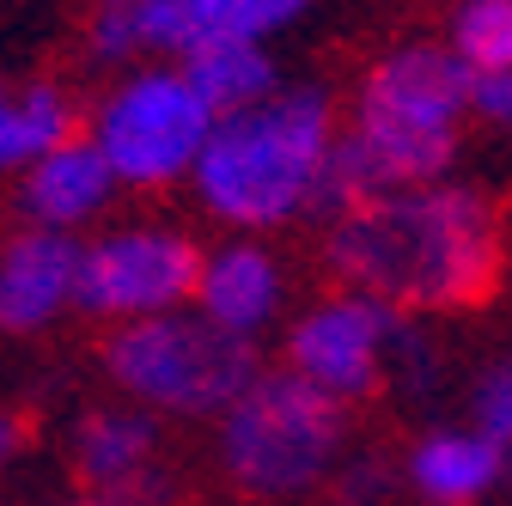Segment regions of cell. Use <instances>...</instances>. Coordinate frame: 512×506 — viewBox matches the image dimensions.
Returning a JSON list of instances; mask_svg holds the SVG:
<instances>
[{
	"label": "cell",
	"instance_id": "cell-21",
	"mask_svg": "<svg viewBox=\"0 0 512 506\" xmlns=\"http://www.w3.org/2000/svg\"><path fill=\"white\" fill-rule=\"evenodd\" d=\"M19 446V421H7V415H0V458H7Z\"/></svg>",
	"mask_w": 512,
	"mask_h": 506
},
{
	"label": "cell",
	"instance_id": "cell-1",
	"mask_svg": "<svg viewBox=\"0 0 512 506\" xmlns=\"http://www.w3.org/2000/svg\"><path fill=\"white\" fill-rule=\"evenodd\" d=\"M336 269L378 305H464L494 275L488 208L470 189H403L336 220Z\"/></svg>",
	"mask_w": 512,
	"mask_h": 506
},
{
	"label": "cell",
	"instance_id": "cell-12",
	"mask_svg": "<svg viewBox=\"0 0 512 506\" xmlns=\"http://www.w3.org/2000/svg\"><path fill=\"white\" fill-rule=\"evenodd\" d=\"M110 165L98 153V141H68V147H55L49 159L31 165V183H25V208L31 220H43V232H61V226H80L86 214L104 208L110 196Z\"/></svg>",
	"mask_w": 512,
	"mask_h": 506
},
{
	"label": "cell",
	"instance_id": "cell-18",
	"mask_svg": "<svg viewBox=\"0 0 512 506\" xmlns=\"http://www.w3.org/2000/svg\"><path fill=\"white\" fill-rule=\"evenodd\" d=\"M476 421H482V439H488V446H500V452L512 446V360L482 378V391H476Z\"/></svg>",
	"mask_w": 512,
	"mask_h": 506
},
{
	"label": "cell",
	"instance_id": "cell-24",
	"mask_svg": "<svg viewBox=\"0 0 512 506\" xmlns=\"http://www.w3.org/2000/svg\"><path fill=\"white\" fill-rule=\"evenodd\" d=\"M80 506H104V500H80Z\"/></svg>",
	"mask_w": 512,
	"mask_h": 506
},
{
	"label": "cell",
	"instance_id": "cell-8",
	"mask_svg": "<svg viewBox=\"0 0 512 506\" xmlns=\"http://www.w3.org/2000/svg\"><path fill=\"white\" fill-rule=\"evenodd\" d=\"M397 324H403L397 311L366 299V293L336 299L293 330V372L324 397H360V391H372L384 360H391Z\"/></svg>",
	"mask_w": 512,
	"mask_h": 506
},
{
	"label": "cell",
	"instance_id": "cell-16",
	"mask_svg": "<svg viewBox=\"0 0 512 506\" xmlns=\"http://www.w3.org/2000/svg\"><path fill=\"white\" fill-rule=\"evenodd\" d=\"M452 55L470 74L512 68V0H464L452 19Z\"/></svg>",
	"mask_w": 512,
	"mask_h": 506
},
{
	"label": "cell",
	"instance_id": "cell-3",
	"mask_svg": "<svg viewBox=\"0 0 512 506\" xmlns=\"http://www.w3.org/2000/svg\"><path fill=\"white\" fill-rule=\"evenodd\" d=\"M458 110H470V68L452 49H403L366 80L360 129L348 141L372 165L378 196L427 189L445 171Z\"/></svg>",
	"mask_w": 512,
	"mask_h": 506
},
{
	"label": "cell",
	"instance_id": "cell-7",
	"mask_svg": "<svg viewBox=\"0 0 512 506\" xmlns=\"http://www.w3.org/2000/svg\"><path fill=\"white\" fill-rule=\"evenodd\" d=\"M202 281V263L189 238L177 232H116L92 250H80L74 299L86 311H122V318H165L177 299H189Z\"/></svg>",
	"mask_w": 512,
	"mask_h": 506
},
{
	"label": "cell",
	"instance_id": "cell-15",
	"mask_svg": "<svg viewBox=\"0 0 512 506\" xmlns=\"http://www.w3.org/2000/svg\"><path fill=\"white\" fill-rule=\"evenodd\" d=\"M506 452L488 446L482 433H439L415 452V488L433 500H470L500 476Z\"/></svg>",
	"mask_w": 512,
	"mask_h": 506
},
{
	"label": "cell",
	"instance_id": "cell-17",
	"mask_svg": "<svg viewBox=\"0 0 512 506\" xmlns=\"http://www.w3.org/2000/svg\"><path fill=\"white\" fill-rule=\"evenodd\" d=\"M55 147H68V104L55 92H31L13 104V122H7V165L19 159H49Z\"/></svg>",
	"mask_w": 512,
	"mask_h": 506
},
{
	"label": "cell",
	"instance_id": "cell-23",
	"mask_svg": "<svg viewBox=\"0 0 512 506\" xmlns=\"http://www.w3.org/2000/svg\"><path fill=\"white\" fill-rule=\"evenodd\" d=\"M128 7H141V0H98V13H128Z\"/></svg>",
	"mask_w": 512,
	"mask_h": 506
},
{
	"label": "cell",
	"instance_id": "cell-9",
	"mask_svg": "<svg viewBox=\"0 0 512 506\" xmlns=\"http://www.w3.org/2000/svg\"><path fill=\"white\" fill-rule=\"evenodd\" d=\"M311 0H141L135 31L159 49H214V43H256L275 25H293Z\"/></svg>",
	"mask_w": 512,
	"mask_h": 506
},
{
	"label": "cell",
	"instance_id": "cell-13",
	"mask_svg": "<svg viewBox=\"0 0 512 506\" xmlns=\"http://www.w3.org/2000/svg\"><path fill=\"white\" fill-rule=\"evenodd\" d=\"M183 86L220 122V116H238L250 104L275 98V61L256 43H214V49H196L183 61Z\"/></svg>",
	"mask_w": 512,
	"mask_h": 506
},
{
	"label": "cell",
	"instance_id": "cell-19",
	"mask_svg": "<svg viewBox=\"0 0 512 506\" xmlns=\"http://www.w3.org/2000/svg\"><path fill=\"white\" fill-rule=\"evenodd\" d=\"M470 110L488 122H512V68L500 74H470Z\"/></svg>",
	"mask_w": 512,
	"mask_h": 506
},
{
	"label": "cell",
	"instance_id": "cell-22",
	"mask_svg": "<svg viewBox=\"0 0 512 506\" xmlns=\"http://www.w3.org/2000/svg\"><path fill=\"white\" fill-rule=\"evenodd\" d=\"M7 122H13V104L0 98V165H7Z\"/></svg>",
	"mask_w": 512,
	"mask_h": 506
},
{
	"label": "cell",
	"instance_id": "cell-20",
	"mask_svg": "<svg viewBox=\"0 0 512 506\" xmlns=\"http://www.w3.org/2000/svg\"><path fill=\"white\" fill-rule=\"evenodd\" d=\"M92 43H98V55H122V49H135V43H141V31H135V7H128V13H98Z\"/></svg>",
	"mask_w": 512,
	"mask_h": 506
},
{
	"label": "cell",
	"instance_id": "cell-6",
	"mask_svg": "<svg viewBox=\"0 0 512 506\" xmlns=\"http://www.w3.org/2000/svg\"><path fill=\"white\" fill-rule=\"evenodd\" d=\"M208 135H214V116L183 86V74H141L110 98V110L98 122V153H104L110 177L171 183L183 171H196Z\"/></svg>",
	"mask_w": 512,
	"mask_h": 506
},
{
	"label": "cell",
	"instance_id": "cell-14",
	"mask_svg": "<svg viewBox=\"0 0 512 506\" xmlns=\"http://www.w3.org/2000/svg\"><path fill=\"white\" fill-rule=\"evenodd\" d=\"M147 452H153V427L141 415H92L80 427V470L98 488L116 494H153L147 482Z\"/></svg>",
	"mask_w": 512,
	"mask_h": 506
},
{
	"label": "cell",
	"instance_id": "cell-10",
	"mask_svg": "<svg viewBox=\"0 0 512 506\" xmlns=\"http://www.w3.org/2000/svg\"><path fill=\"white\" fill-rule=\"evenodd\" d=\"M80 281V244L61 232H31L0 257V324L7 330H37L61 305L74 299Z\"/></svg>",
	"mask_w": 512,
	"mask_h": 506
},
{
	"label": "cell",
	"instance_id": "cell-5",
	"mask_svg": "<svg viewBox=\"0 0 512 506\" xmlns=\"http://www.w3.org/2000/svg\"><path fill=\"white\" fill-rule=\"evenodd\" d=\"M110 372L135 397H147L159 409H183V415L232 409L256 385L250 342L214 330L208 318H183V311L128 324L110 342Z\"/></svg>",
	"mask_w": 512,
	"mask_h": 506
},
{
	"label": "cell",
	"instance_id": "cell-2",
	"mask_svg": "<svg viewBox=\"0 0 512 506\" xmlns=\"http://www.w3.org/2000/svg\"><path fill=\"white\" fill-rule=\"evenodd\" d=\"M330 159V98L275 92L238 116H220L196 159L202 202L238 226H275L311 202V183Z\"/></svg>",
	"mask_w": 512,
	"mask_h": 506
},
{
	"label": "cell",
	"instance_id": "cell-4",
	"mask_svg": "<svg viewBox=\"0 0 512 506\" xmlns=\"http://www.w3.org/2000/svg\"><path fill=\"white\" fill-rule=\"evenodd\" d=\"M342 446V409L299 372H256V385L226 409L220 452L250 494H293L324 476Z\"/></svg>",
	"mask_w": 512,
	"mask_h": 506
},
{
	"label": "cell",
	"instance_id": "cell-11",
	"mask_svg": "<svg viewBox=\"0 0 512 506\" xmlns=\"http://www.w3.org/2000/svg\"><path fill=\"white\" fill-rule=\"evenodd\" d=\"M196 299H202V318L226 336H250V330H263L275 318V305H281V275L275 263L263 257L256 244H232L220 250V257L202 263V281H196Z\"/></svg>",
	"mask_w": 512,
	"mask_h": 506
}]
</instances>
